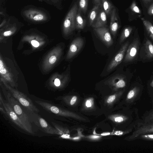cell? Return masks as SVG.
<instances>
[{
	"label": "cell",
	"mask_w": 153,
	"mask_h": 153,
	"mask_svg": "<svg viewBox=\"0 0 153 153\" xmlns=\"http://www.w3.org/2000/svg\"><path fill=\"white\" fill-rule=\"evenodd\" d=\"M20 13L24 20L33 24L44 23L49 22L51 19V15L47 10L32 5L24 7Z\"/></svg>",
	"instance_id": "6da1fadb"
},
{
	"label": "cell",
	"mask_w": 153,
	"mask_h": 153,
	"mask_svg": "<svg viewBox=\"0 0 153 153\" xmlns=\"http://www.w3.org/2000/svg\"><path fill=\"white\" fill-rule=\"evenodd\" d=\"M1 81L6 88L12 94L20 104L25 108L30 113L38 112L39 111L32 102V100L23 93L12 88L2 78H0Z\"/></svg>",
	"instance_id": "7a4b0ae2"
},
{
	"label": "cell",
	"mask_w": 153,
	"mask_h": 153,
	"mask_svg": "<svg viewBox=\"0 0 153 153\" xmlns=\"http://www.w3.org/2000/svg\"><path fill=\"white\" fill-rule=\"evenodd\" d=\"M149 133H153V111L150 112L142 121L137 123L130 139L133 140L137 139L140 135Z\"/></svg>",
	"instance_id": "3957f363"
},
{
	"label": "cell",
	"mask_w": 153,
	"mask_h": 153,
	"mask_svg": "<svg viewBox=\"0 0 153 153\" xmlns=\"http://www.w3.org/2000/svg\"><path fill=\"white\" fill-rule=\"evenodd\" d=\"M6 97L8 102L18 116L29 129L31 134H33L32 126L30 123L29 117L22 108L20 103L13 97L11 96L10 94L9 93H8L6 95Z\"/></svg>",
	"instance_id": "277c9868"
},
{
	"label": "cell",
	"mask_w": 153,
	"mask_h": 153,
	"mask_svg": "<svg viewBox=\"0 0 153 153\" xmlns=\"http://www.w3.org/2000/svg\"><path fill=\"white\" fill-rule=\"evenodd\" d=\"M78 12V7L75 4L70 10L62 23V31L65 36L70 35L76 28L75 19Z\"/></svg>",
	"instance_id": "5b68a950"
},
{
	"label": "cell",
	"mask_w": 153,
	"mask_h": 153,
	"mask_svg": "<svg viewBox=\"0 0 153 153\" xmlns=\"http://www.w3.org/2000/svg\"><path fill=\"white\" fill-rule=\"evenodd\" d=\"M62 53V49L57 46L52 50L46 55L42 63L43 70L47 72L50 71L59 61Z\"/></svg>",
	"instance_id": "8992f818"
},
{
	"label": "cell",
	"mask_w": 153,
	"mask_h": 153,
	"mask_svg": "<svg viewBox=\"0 0 153 153\" xmlns=\"http://www.w3.org/2000/svg\"><path fill=\"white\" fill-rule=\"evenodd\" d=\"M35 124L43 132L50 134H59V130L49 124L44 118L35 112H31L29 116Z\"/></svg>",
	"instance_id": "52a82bcc"
},
{
	"label": "cell",
	"mask_w": 153,
	"mask_h": 153,
	"mask_svg": "<svg viewBox=\"0 0 153 153\" xmlns=\"http://www.w3.org/2000/svg\"><path fill=\"white\" fill-rule=\"evenodd\" d=\"M22 24L18 20L13 16L7 18L6 23L0 30V38L8 37L15 33L21 26Z\"/></svg>",
	"instance_id": "ba28073f"
},
{
	"label": "cell",
	"mask_w": 153,
	"mask_h": 153,
	"mask_svg": "<svg viewBox=\"0 0 153 153\" xmlns=\"http://www.w3.org/2000/svg\"><path fill=\"white\" fill-rule=\"evenodd\" d=\"M2 104L7 112V117L11 121L20 128L27 133L31 134L29 129L18 116L9 103L3 101Z\"/></svg>",
	"instance_id": "9c48e42d"
},
{
	"label": "cell",
	"mask_w": 153,
	"mask_h": 153,
	"mask_svg": "<svg viewBox=\"0 0 153 153\" xmlns=\"http://www.w3.org/2000/svg\"><path fill=\"white\" fill-rule=\"evenodd\" d=\"M129 43L128 41H127L121 46L108 65L106 70L107 71H111L122 62L128 46Z\"/></svg>",
	"instance_id": "30bf717a"
},
{
	"label": "cell",
	"mask_w": 153,
	"mask_h": 153,
	"mask_svg": "<svg viewBox=\"0 0 153 153\" xmlns=\"http://www.w3.org/2000/svg\"><path fill=\"white\" fill-rule=\"evenodd\" d=\"M139 45L140 42L138 38L134 39L127 48L124 62H131L135 58L139 49Z\"/></svg>",
	"instance_id": "8fae6325"
},
{
	"label": "cell",
	"mask_w": 153,
	"mask_h": 153,
	"mask_svg": "<svg viewBox=\"0 0 153 153\" xmlns=\"http://www.w3.org/2000/svg\"><path fill=\"white\" fill-rule=\"evenodd\" d=\"M84 44V40L81 37L74 39L70 45L66 56L67 59H70L76 55L82 48Z\"/></svg>",
	"instance_id": "7c38bea8"
},
{
	"label": "cell",
	"mask_w": 153,
	"mask_h": 153,
	"mask_svg": "<svg viewBox=\"0 0 153 153\" xmlns=\"http://www.w3.org/2000/svg\"><path fill=\"white\" fill-rule=\"evenodd\" d=\"M94 30L99 38L107 46L110 47L112 45L113 40L107 28L103 27L94 28Z\"/></svg>",
	"instance_id": "4fadbf2b"
},
{
	"label": "cell",
	"mask_w": 153,
	"mask_h": 153,
	"mask_svg": "<svg viewBox=\"0 0 153 153\" xmlns=\"http://www.w3.org/2000/svg\"><path fill=\"white\" fill-rule=\"evenodd\" d=\"M0 74L1 78L9 83L11 86L15 87L16 84L12 76L5 65L1 56L0 57Z\"/></svg>",
	"instance_id": "5bb4252c"
},
{
	"label": "cell",
	"mask_w": 153,
	"mask_h": 153,
	"mask_svg": "<svg viewBox=\"0 0 153 153\" xmlns=\"http://www.w3.org/2000/svg\"><path fill=\"white\" fill-rule=\"evenodd\" d=\"M126 77L123 75L117 74L109 78L108 82L116 88H122L126 85Z\"/></svg>",
	"instance_id": "9a60e30c"
},
{
	"label": "cell",
	"mask_w": 153,
	"mask_h": 153,
	"mask_svg": "<svg viewBox=\"0 0 153 153\" xmlns=\"http://www.w3.org/2000/svg\"><path fill=\"white\" fill-rule=\"evenodd\" d=\"M111 20L110 28L111 32L112 35L115 36L119 28L118 20L116 15V10L113 8L110 13Z\"/></svg>",
	"instance_id": "2e32d148"
},
{
	"label": "cell",
	"mask_w": 153,
	"mask_h": 153,
	"mask_svg": "<svg viewBox=\"0 0 153 153\" xmlns=\"http://www.w3.org/2000/svg\"><path fill=\"white\" fill-rule=\"evenodd\" d=\"M106 23V13L104 11L102 10L98 14L96 21L92 26L94 28L105 27Z\"/></svg>",
	"instance_id": "e0dca14e"
},
{
	"label": "cell",
	"mask_w": 153,
	"mask_h": 153,
	"mask_svg": "<svg viewBox=\"0 0 153 153\" xmlns=\"http://www.w3.org/2000/svg\"><path fill=\"white\" fill-rule=\"evenodd\" d=\"M69 79L68 75H60L56 76V78L53 79L51 83L53 87L56 88L61 87Z\"/></svg>",
	"instance_id": "ac0fdd59"
},
{
	"label": "cell",
	"mask_w": 153,
	"mask_h": 153,
	"mask_svg": "<svg viewBox=\"0 0 153 153\" xmlns=\"http://www.w3.org/2000/svg\"><path fill=\"white\" fill-rule=\"evenodd\" d=\"M100 5H95L90 12L89 15V24L92 25L96 20L98 15Z\"/></svg>",
	"instance_id": "d6986e66"
},
{
	"label": "cell",
	"mask_w": 153,
	"mask_h": 153,
	"mask_svg": "<svg viewBox=\"0 0 153 153\" xmlns=\"http://www.w3.org/2000/svg\"><path fill=\"white\" fill-rule=\"evenodd\" d=\"M77 12L76 17V28L77 29H83L85 25V21L81 16L79 12Z\"/></svg>",
	"instance_id": "ffe728a7"
},
{
	"label": "cell",
	"mask_w": 153,
	"mask_h": 153,
	"mask_svg": "<svg viewBox=\"0 0 153 153\" xmlns=\"http://www.w3.org/2000/svg\"><path fill=\"white\" fill-rule=\"evenodd\" d=\"M144 27L150 37L153 40V25L149 21L144 18L141 19Z\"/></svg>",
	"instance_id": "44dd1931"
},
{
	"label": "cell",
	"mask_w": 153,
	"mask_h": 153,
	"mask_svg": "<svg viewBox=\"0 0 153 153\" xmlns=\"http://www.w3.org/2000/svg\"><path fill=\"white\" fill-rule=\"evenodd\" d=\"M145 51L147 56L149 58L153 57V45L150 41L147 39L145 44Z\"/></svg>",
	"instance_id": "7402d4cb"
},
{
	"label": "cell",
	"mask_w": 153,
	"mask_h": 153,
	"mask_svg": "<svg viewBox=\"0 0 153 153\" xmlns=\"http://www.w3.org/2000/svg\"><path fill=\"white\" fill-rule=\"evenodd\" d=\"M101 4L106 14L108 15L110 14L114 7L108 0H101Z\"/></svg>",
	"instance_id": "603a6c76"
},
{
	"label": "cell",
	"mask_w": 153,
	"mask_h": 153,
	"mask_svg": "<svg viewBox=\"0 0 153 153\" xmlns=\"http://www.w3.org/2000/svg\"><path fill=\"white\" fill-rule=\"evenodd\" d=\"M132 30V28L130 26L125 28L123 30L120 39V44L122 43L130 35Z\"/></svg>",
	"instance_id": "cb8c5ba5"
},
{
	"label": "cell",
	"mask_w": 153,
	"mask_h": 153,
	"mask_svg": "<svg viewBox=\"0 0 153 153\" xmlns=\"http://www.w3.org/2000/svg\"><path fill=\"white\" fill-rule=\"evenodd\" d=\"M88 0H79V11L83 13L86 12L88 5Z\"/></svg>",
	"instance_id": "d4e9b609"
},
{
	"label": "cell",
	"mask_w": 153,
	"mask_h": 153,
	"mask_svg": "<svg viewBox=\"0 0 153 153\" xmlns=\"http://www.w3.org/2000/svg\"><path fill=\"white\" fill-rule=\"evenodd\" d=\"M139 90L137 87H135L130 90L127 95V99L129 100L133 99L137 94Z\"/></svg>",
	"instance_id": "484cf974"
},
{
	"label": "cell",
	"mask_w": 153,
	"mask_h": 153,
	"mask_svg": "<svg viewBox=\"0 0 153 153\" xmlns=\"http://www.w3.org/2000/svg\"><path fill=\"white\" fill-rule=\"evenodd\" d=\"M137 139H140L145 140H153V133L140 135L137 137Z\"/></svg>",
	"instance_id": "4316f807"
},
{
	"label": "cell",
	"mask_w": 153,
	"mask_h": 153,
	"mask_svg": "<svg viewBox=\"0 0 153 153\" xmlns=\"http://www.w3.org/2000/svg\"><path fill=\"white\" fill-rule=\"evenodd\" d=\"M131 10L134 12L139 14H140L141 11L137 5V4L134 1L131 4L130 7Z\"/></svg>",
	"instance_id": "83f0119b"
},
{
	"label": "cell",
	"mask_w": 153,
	"mask_h": 153,
	"mask_svg": "<svg viewBox=\"0 0 153 153\" xmlns=\"http://www.w3.org/2000/svg\"><path fill=\"white\" fill-rule=\"evenodd\" d=\"M53 5L59 10H61L62 7V0H50Z\"/></svg>",
	"instance_id": "f1b7e54d"
},
{
	"label": "cell",
	"mask_w": 153,
	"mask_h": 153,
	"mask_svg": "<svg viewBox=\"0 0 153 153\" xmlns=\"http://www.w3.org/2000/svg\"><path fill=\"white\" fill-rule=\"evenodd\" d=\"M147 13L149 15H153V3L149 7Z\"/></svg>",
	"instance_id": "f546056e"
},
{
	"label": "cell",
	"mask_w": 153,
	"mask_h": 153,
	"mask_svg": "<svg viewBox=\"0 0 153 153\" xmlns=\"http://www.w3.org/2000/svg\"><path fill=\"white\" fill-rule=\"evenodd\" d=\"M31 45L35 47H38L39 45V42L36 40H32L31 42Z\"/></svg>",
	"instance_id": "4dcf8cb0"
},
{
	"label": "cell",
	"mask_w": 153,
	"mask_h": 153,
	"mask_svg": "<svg viewBox=\"0 0 153 153\" xmlns=\"http://www.w3.org/2000/svg\"><path fill=\"white\" fill-rule=\"evenodd\" d=\"M115 96L114 95L110 96L108 98L107 102L108 103H110L113 102L115 99Z\"/></svg>",
	"instance_id": "1f68e13d"
},
{
	"label": "cell",
	"mask_w": 153,
	"mask_h": 153,
	"mask_svg": "<svg viewBox=\"0 0 153 153\" xmlns=\"http://www.w3.org/2000/svg\"><path fill=\"white\" fill-rule=\"evenodd\" d=\"M123 118L122 117H116L115 119V121L116 122L120 123L124 120Z\"/></svg>",
	"instance_id": "d6a6232c"
},
{
	"label": "cell",
	"mask_w": 153,
	"mask_h": 153,
	"mask_svg": "<svg viewBox=\"0 0 153 153\" xmlns=\"http://www.w3.org/2000/svg\"><path fill=\"white\" fill-rule=\"evenodd\" d=\"M76 100V96H74L71 99L70 103L71 105H72L74 104Z\"/></svg>",
	"instance_id": "836d02e7"
},
{
	"label": "cell",
	"mask_w": 153,
	"mask_h": 153,
	"mask_svg": "<svg viewBox=\"0 0 153 153\" xmlns=\"http://www.w3.org/2000/svg\"><path fill=\"white\" fill-rule=\"evenodd\" d=\"M94 4L95 5H100L101 4V0H93Z\"/></svg>",
	"instance_id": "e575fe53"
},
{
	"label": "cell",
	"mask_w": 153,
	"mask_h": 153,
	"mask_svg": "<svg viewBox=\"0 0 153 153\" xmlns=\"http://www.w3.org/2000/svg\"><path fill=\"white\" fill-rule=\"evenodd\" d=\"M39 1L42 2H44L47 4L53 5V4L50 0H39Z\"/></svg>",
	"instance_id": "d590c367"
},
{
	"label": "cell",
	"mask_w": 153,
	"mask_h": 153,
	"mask_svg": "<svg viewBox=\"0 0 153 153\" xmlns=\"http://www.w3.org/2000/svg\"><path fill=\"white\" fill-rule=\"evenodd\" d=\"M114 134L117 135H122L123 134V132L121 131H116Z\"/></svg>",
	"instance_id": "8d00e7d4"
},
{
	"label": "cell",
	"mask_w": 153,
	"mask_h": 153,
	"mask_svg": "<svg viewBox=\"0 0 153 153\" xmlns=\"http://www.w3.org/2000/svg\"><path fill=\"white\" fill-rule=\"evenodd\" d=\"M86 105L87 107H88L91 106V103L90 102L89 100H87L86 102Z\"/></svg>",
	"instance_id": "74e56055"
},
{
	"label": "cell",
	"mask_w": 153,
	"mask_h": 153,
	"mask_svg": "<svg viewBox=\"0 0 153 153\" xmlns=\"http://www.w3.org/2000/svg\"><path fill=\"white\" fill-rule=\"evenodd\" d=\"M152 0H142L143 2L146 4H147L152 1Z\"/></svg>",
	"instance_id": "f35d334b"
},
{
	"label": "cell",
	"mask_w": 153,
	"mask_h": 153,
	"mask_svg": "<svg viewBox=\"0 0 153 153\" xmlns=\"http://www.w3.org/2000/svg\"><path fill=\"white\" fill-rule=\"evenodd\" d=\"M62 137L65 138H69V135L66 134L65 135H63Z\"/></svg>",
	"instance_id": "ab89813d"
},
{
	"label": "cell",
	"mask_w": 153,
	"mask_h": 153,
	"mask_svg": "<svg viewBox=\"0 0 153 153\" xmlns=\"http://www.w3.org/2000/svg\"><path fill=\"white\" fill-rule=\"evenodd\" d=\"M110 134V133L108 132H104L101 134V135L103 136H105L109 135Z\"/></svg>",
	"instance_id": "60d3db41"
},
{
	"label": "cell",
	"mask_w": 153,
	"mask_h": 153,
	"mask_svg": "<svg viewBox=\"0 0 153 153\" xmlns=\"http://www.w3.org/2000/svg\"><path fill=\"white\" fill-rule=\"evenodd\" d=\"M99 136H92L91 137V138H97L99 137Z\"/></svg>",
	"instance_id": "b9f144b4"
},
{
	"label": "cell",
	"mask_w": 153,
	"mask_h": 153,
	"mask_svg": "<svg viewBox=\"0 0 153 153\" xmlns=\"http://www.w3.org/2000/svg\"><path fill=\"white\" fill-rule=\"evenodd\" d=\"M150 85L151 86L153 87V80L152 81L150 84Z\"/></svg>",
	"instance_id": "7bdbcfd3"
},
{
	"label": "cell",
	"mask_w": 153,
	"mask_h": 153,
	"mask_svg": "<svg viewBox=\"0 0 153 153\" xmlns=\"http://www.w3.org/2000/svg\"><path fill=\"white\" fill-rule=\"evenodd\" d=\"M78 138H79L78 137H75V138H74V139H78Z\"/></svg>",
	"instance_id": "ee69618b"
}]
</instances>
